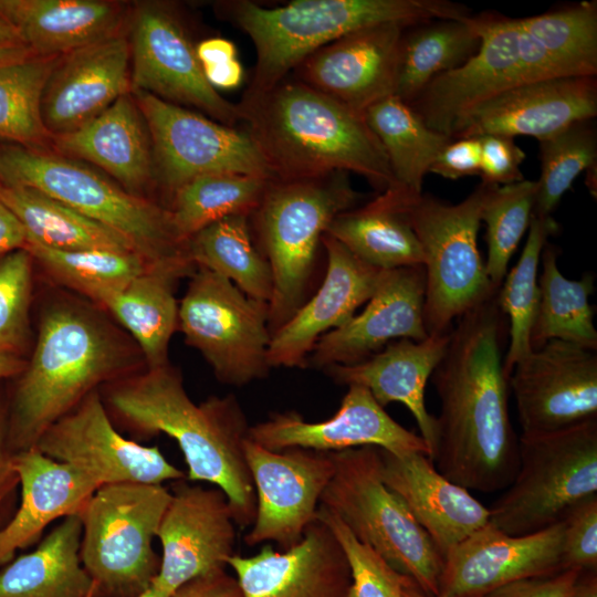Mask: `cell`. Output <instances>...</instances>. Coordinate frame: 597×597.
<instances>
[{"instance_id":"cell-13","label":"cell","mask_w":597,"mask_h":597,"mask_svg":"<svg viewBox=\"0 0 597 597\" xmlns=\"http://www.w3.org/2000/svg\"><path fill=\"white\" fill-rule=\"evenodd\" d=\"M472 21L481 38L476 53L432 80L409 104L429 128L450 137L460 116L476 104L524 82L562 76L516 19L483 13Z\"/></svg>"},{"instance_id":"cell-4","label":"cell","mask_w":597,"mask_h":597,"mask_svg":"<svg viewBox=\"0 0 597 597\" xmlns=\"http://www.w3.org/2000/svg\"><path fill=\"white\" fill-rule=\"evenodd\" d=\"M241 123L275 178L355 172L384 192L392 185L386 154L360 115L287 76L238 103Z\"/></svg>"},{"instance_id":"cell-32","label":"cell","mask_w":597,"mask_h":597,"mask_svg":"<svg viewBox=\"0 0 597 597\" xmlns=\"http://www.w3.org/2000/svg\"><path fill=\"white\" fill-rule=\"evenodd\" d=\"M0 18L33 55L61 57L121 32L126 13L106 0H0Z\"/></svg>"},{"instance_id":"cell-17","label":"cell","mask_w":597,"mask_h":597,"mask_svg":"<svg viewBox=\"0 0 597 597\" xmlns=\"http://www.w3.org/2000/svg\"><path fill=\"white\" fill-rule=\"evenodd\" d=\"M244 457L255 491L249 546L274 542L287 549L316 521L321 496L334 473L331 453L301 448L271 451L248 438Z\"/></svg>"},{"instance_id":"cell-41","label":"cell","mask_w":597,"mask_h":597,"mask_svg":"<svg viewBox=\"0 0 597 597\" xmlns=\"http://www.w3.org/2000/svg\"><path fill=\"white\" fill-rule=\"evenodd\" d=\"M274 179V178H273ZM271 179L241 174H208L178 187L167 208L178 239L231 216H248L259 206Z\"/></svg>"},{"instance_id":"cell-36","label":"cell","mask_w":597,"mask_h":597,"mask_svg":"<svg viewBox=\"0 0 597 597\" xmlns=\"http://www.w3.org/2000/svg\"><path fill=\"white\" fill-rule=\"evenodd\" d=\"M364 118L386 154L392 175L389 188L422 192L425 176L452 138L429 128L408 103L395 95L370 105Z\"/></svg>"},{"instance_id":"cell-3","label":"cell","mask_w":597,"mask_h":597,"mask_svg":"<svg viewBox=\"0 0 597 597\" xmlns=\"http://www.w3.org/2000/svg\"><path fill=\"white\" fill-rule=\"evenodd\" d=\"M143 366L139 348L101 313L71 300L54 302L41 317L33 354L18 376L8 416L12 450L33 448L91 392Z\"/></svg>"},{"instance_id":"cell-22","label":"cell","mask_w":597,"mask_h":597,"mask_svg":"<svg viewBox=\"0 0 597 597\" xmlns=\"http://www.w3.org/2000/svg\"><path fill=\"white\" fill-rule=\"evenodd\" d=\"M596 114V76L528 81L471 107L454 124L451 138L503 135L540 142Z\"/></svg>"},{"instance_id":"cell-11","label":"cell","mask_w":597,"mask_h":597,"mask_svg":"<svg viewBox=\"0 0 597 597\" xmlns=\"http://www.w3.org/2000/svg\"><path fill=\"white\" fill-rule=\"evenodd\" d=\"M171 492L164 484L101 485L78 513L80 557L93 597H138L160 567L154 549Z\"/></svg>"},{"instance_id":"cell-26","label":"cell","mask_w":597,"mask_h":597,"mask_svg":"<svg viewBox=\"0 0 597 597\" xmlns=\"http://www.w3.org/2000/svg\"><path fill=\"white\" fill-rule=\"evenodd\" d=\"M244 597H349L350 568L329 527L314 521L294 546L228 559Z\"/></svg>"},{"instance_id":"cell-57","label":"cell","mask_w":597,"mask_h":597,"mask_svg":"<svg viewBox=\"0 0 597 597\" xmlns=\"http://www.w3.org/2000/svg\"><path fill=\"white\" fill-rule=\"evenodd\" d=\"M196 54L201 66L214 65L237 59V48L232 41L216 36L200 41Z\"/></svg>"},{"instance_id":"cell-37","label":"cell","mask_w":597,"mask_h":597,"mask_svg":"<svg viewBox=\"0 0 597 597\" xmlns=\"http://www.w3.org/2000/svg\"><path fill=\"white\" fill-rule=\"evenodd\" d=\"M480 44L472 15L463 20H431L406 28L394 95L410 104L432 80L474 55Z\"/></svg>"},{"instance_id":"cell-49","label":"cell","mask_w":597,"mask_h":597,"mask_svg":"<svg viewBox=\"0 0 597 597\" xmlns=\"http://www.w3.org/2000/svg\"><path fill=\"white\" fill-rule=\"evenodd\" d=\"M316 519L329 527L345 552L352 575L349 597H402L408 577L360 543L338 516L321 504Z\"/></svg>"},{"instance_id":"cell-27","label":"cell","mask_w":597,"mask_h":597,"mask_svg":"<svg viewBox=\"0 0 597 597\" xmlns=\"http://www.w3.org/2000/svg\"><path fill=\"white\" fill-rule=\"evenodd\" d=\"M130 93V45L118 32L61 56L42 94L41 115L51 137L93 121Z\"/></svg>"},{"instance_id":"cell-43","label":"cell","mask_w":597,"mask_h":597,"mask_svg":"<svg viewBox=\"0 0 597 597\" xmlns=\"http://www.w3.org/2000/svg\"><path fill=\"white\" fill-rule=\"evenodd\" d=\"M558 224L552 217L533 214L522 254L506 273L498 292V302L509 322V346L503 358L507 378L516 363L531 352V329L538 304V266L542 251Z\"/></svg>"},{"instance_id":"cell-10","label":"cell","mask_w":597,"mask_h":597,"mask_svg":"<svg viewBox=\"0 0 597 597\" xmlns=\"http://www.w3.org/2000/svg\"><path fill=\"white\" fill-rule=\"evenodd\" d=\"M597 496V418L547 432L521 433L519 467L489 509L501 532L526 535L563 522Z\"/></svg>"},{"instance_id":"cell-55","label":"cell","mask_w":597,"mask_h":597,"mask_svg":"<svg viewBox=\"0 0 597 597\" xmlns=\"http://www.w3.org/2000/svg\"><path fill=\"white\" fill-rule=\"evenodd\" d=\"M171 597H244L235 577L224 570L199 576L179 586Z\"/></svg>"},{"instance_id":"cell-8","label":"cell","mask_w":597,"mask_h":597,"mask_svg":"<svg viewBox=\"0 0 597 597\" xmlns=\"http://www.w3.org/2000/svg\"><path fill=\"white\" fill-rule=\"evenodd\" d=\"M0 184L32 188L125 237L154 265H195L167 208L72 158L11 145L0 148Z\"/></svg>"},{"instance_id":"cell-29","label":"cell","mask_w":597,"mask_h":597,"mask_svg":"<svg viewBox=\"0 0 597 597\" xmlns=\"http://www.w3.org/2000/svg\"><path fill=\"white\" fill-rule=\"evenodd\" d=\"M20 502L11 519L0 527V567L18 549L34 543L54 521L78 515L100 488L84 471L54 460L36 448L14 452Z\"/></svg>"},{"instance_id":"cell-44","label":"cell","mask_w":597,"mask_h":597,"mask_svg":"<svg viewBox=\"0 0 597 597\" xmlns=\"http://www.w3.org/2000/svg\"><path fill=\"white\" fill-rule=\"evenodd\" d=\"M59 59L32 55L0 63V139L43 149L52 138L42 121L41 100Z\"/></svg>"},{"instance_id":"cell-52","label":"cell","mask_w":597,"mask_h":597,"mask_svg":"<svg viewBox=\"0 0 597 597\" xmlns=\"http://www.w3.org/2000/svg\"><path fill=\"white\" fill-rule=\"evenodd\" d=\"M481 147L479 137L451 139L439 153L429 172L447 179H459L480 174Z\"/></svg>"},{"instance_id":"cell-48","label":"cell","mask_w":597,"mask_h":597,"mask_svg":"<svg viewBox=\"0 0 597 597\" xmlns=\"http://www.w3.org/2000/svg\"><path fill=\"white\" fill-rule=\"evenodd\" d=\"M32 262L25 249L0 256V353L20 356L27 345Z\"/></svg>"},{"instance_id":"cell-28","label":"cell","mask_w":597,"mask_h":597,"mask_svg":"<svg viewBox=\"0 0 597 597\" xmlns=\"http://www.w3.org/2000/svg\"><path fill=\"white\" fill-rule=\"evenodd\" d=\"M379 453L383 481L401 498L442 556L489 523V509L442 475L428 455L397 457L383 449Z\"/></svg>"},{"instance_id":"cell-6","label":"cell","mask_w":597,"mask_h":597,"mask_svg":"<svg viewBox=\"0 0 597 597\" xmlns=\"http://www.w3.org/2000/svg\"><path fill=\"white\" fill-rule=\"evenodd\" d=\"M360 198L346 171L269 181L249 220L273 277L268 304L271 334L307 300L324 234Z\"/></svg>"},{"instance_id":"cell-38","label":"cell","mask_w":597,"mask_h":597,"mask_svg":"<svg viewBox=\"0 0 597 597\" xmlns=\"http://www.w3.org/2000/svg\"><path fill=\"white\" fill-rule=\"evenodd\" d=\"M557 258V248L546 243L541 254L540 296L531 329V348L559 339L597 350L594 311L588 302L595 289L594 276L587 273L579 280L565 277Z\"/></svg>"},{"instance_id":"cell-45","label":"cell","mask_w":597,"mask_h":597,"mask_svg":"<svg viewBox=\"0 0 597 597\" xmlns=\"http://www.w3.org/2000/svg\"><path fill=\"white\" fill-rule=\"evenodd\" d=\"M24 249L57 283L75 290L95 303L155 266L133 251H62L33 244H28Z\"/></svg>"},{"instance_id":"cell-54","label":"cell","mask_w":597,"mask_h":597,"mask_svg":"<svg viewBox=\"0 0 597 597\" xmlns=\"http://www.w3.org/2000/svg\"><path fill=\"white\" fill-rule=\"evenodd\" d=\"M14 451L9 440V420L0 405V527L15 511V494L19 480L13 467Z\"/></svg>"},{"instance_id":"cell-46","label":"cell","mask_w":597,"mask_h":597,"mask_svg":"<svg viewBox=\"0 0 597 597\" xmlns=\"http://www.w3.org/2000/svg\"><path fill=\"white\" fill-rule=\"evenodd\" d=\"M591 121L574 123L538 142L541 176L536 180L535 217H551L576 178L596 168L597 132Z\"/></svg>"},{"instance_id":"cell-40","label":"cell","mask_w":597,"mask_h":597,"mask_svg":"<svg viewBox=\"0 0 597 597\" xmlns=\"http://www.w3.org/2000/svg\"><path fill=\"white\" fill-rule=\"evenodd\" d=\"M186 251L197 268L226 277L251 298L269 304L272 272L253 241L248 216H231L207 226L186 240Z\"/></svg>"},{"instance_id":"cell-56","label":"cell","mask_w":597,"mask_h":597,"mask_svg":"<svg viewBox=\"0 0 597 597\" xmlns=\"http://www.w3.org/2000/svg\"><path fill=\"white\" fill-rule=\"evenodd\" d=\"M27 238L17 217L0 201V256L24 249Z\"/></svg>"},{"instance_id":"cell-21","label":"cell","mask_w":597,"mask_h":597,"mask_svg":"<svg viewBox=\"0 0 597 597\" xmlns=\"http://www.w3.org/2000/svg\"><path fill=\"white\" fill-rule=\"evenodd\" d=\"M564 523L520 536L488 523L443 556L440 597H484L507 584L565 568Z\"/></svg>"},{"instance_id":"cell-35","label":"cell","mask_w":597,"mask_h":597,"mask_svg":"<svg viewBox=\"0 0 597 597\" xmlns=\"http://www.w3.org/2000/svg\"><path fill=\"white\" fill-rule=\"evenodd\" d=\"M0 201L23 227L25 245L137 252L121 233L35 189L0 185Z\"/></svg>"},{"instance_id":"cell-31","label":"cell","mask_w":597,"mask_h":597,"mask_svg":"<svg viewBox=\"0 0 597 597\" xmlns=\"http://www.w3.org/2000/svg\"><path fill=\"white\" fill-rule=\"evenodd\" d=\"M52 139L61 154L94 164L130 193L155 179L150 134L132 93L76 130Z\"/></svg>"},{"instance_id":"cell-51","label":"cell","mask_w":597,"mask_h":597,"mask_svg":"<svg viewBox=\"0 0 597 597\" xmlns=\"http://www.w3.org/2000/svg\"><path fill=\"white\" fill-rule=\"evenodd\" d=\"M481 147L480 176L482 182L505 186L523 180L521 165L524 150L514 138L503 135L479 136Z\"/></svg>"},{"instance_id":"cell-42","label":"cell","mask_w":597,"mask_h":597,"mask_svg":"<svg viewBox=\"0 0 597 597\" xmlns=\"http://www.w3.org/2000/svg\"><path fill=\"white\" fill-rule=\"evenodd\" d=\"M516 21L563 76L597 75L596 1H582Z\"/></svg>"},{"instance_id":"cell-19","label":"cell","mask_w":597,"mask_h":597,"mask_svg":"<svg viewBox=\"0 0 597 597\" xmlns=\"http://www.w3.org/2000/svg\"><path fill=\"white\" fill-rule=\"evenodd\" d=\"M157 538L160 567L151 586L169 596L190 579L224 570L235 542L228 498L219 488L175 481Z\"/></svg>"},{"instance_id":"cell-14","label":"cell","mask_w":597,"mask_h":597,"mask_svg":"<svg viewBox=\"0 0 597 597\" xmlns=\"http://www.w3.org/2000/svg\"><path fill=\"white\" fill-rule=\"evenodd\" d=\"M149 130L155 178L171 195L208 174L275 178L252 136L145 92H130Z\"/></svg>"},{"instance_id":"cell-18","label":"cell","mask_w":597,"mask_h":597,"mask_svg":"<svg viewBox=\"0 0 597 597\" xmlns=\"http://www.w3.org/2000/svg\"><path fill=\"white\" fill-rule=\"evenodd\" d=\"M509 387L522 433L564 429L597 418V354L553 339L513 367Z\"/></svg>"},{"instance_id":"cell-15","label":"cell","mask_w":597,"mask_h":597,"mask_svg":"<svg viewBox=\"0 0 597 597\" xmlns=\"http://www.w3.org/2000/svg\"><path fill=\"white\" fill-rule=\"evenodd\" d=\"M130 92L193 107L227 126L241 123L238 104L222 97L206 80L180 17L166 3L144 2L130 17Z\"/></svg>"},{"instance_id":"cell-23","label":"cell","mask_w":597,"mask_h":597,"mask_svg":"<svg viewBox=\"0 0 597 597\" xmlns=\"http://www.w3.org/2000/svg\"><path fill=\"white\" fill-rule=\"evenodd\" d=\"M406 28L381 23L347 33L310 54L292 76L364 115L395 93Z\"/></svg>"},{"instance_id":"cell-62","label":"cell","mask_w":597,"mask_h":597,"mask_svg":"<svg viewBox=\"0 0 597 597\" xmlns=\"http://www.w3.org/2000/svg\"><path fill=\"white\" fill-rule=\"evenodd\" d=\"M402 597H440L436 595H428L421 591L415 583L407 578L402 586Z\"/></svg>"},{"instance_id":"cell-25","label":"cell","mask_w":597,"mask_h":597,"mask_svg":"<svg viewBox=\"0 0 597 597\" xmlns=\"http://www.w3.org/2000/svg\"><path fill=\"white\" fill-rule=\"evenodd\" d=\"M325 276L304 304L271 336V368H304L316 342L350 320L375 293L385 271L376 269L324 234Z\"/></svg>"},{"instance_id":"cell-39","label":"cell","mask_w":597,"mask_h":597,"mask_svg":"<svg viewBox=\"0 0 597 597\" xmlns=\"http://www.w3.org/2000/svg\"><path fill=\"white\" fill-rule=\"evenodd\" d=\"M326 234L379 270L423 266L421 248L409 223L380 196L339 213Z\"/></svg>"},{"instance_id":"cell-20","label":"cell","mask_w":597,"mask_h":597,"mask_svg":"<svg viewBox=\"0 0 597 597\" xmlns=\"http://www.w3.org/2000/svg\"><path fill=\"white\" fill-rule=\"evenodd\" d=\"M249 438L271 451L301 448L323 453L376 447L397 457L422 453L430 458L421 436L394 420L362 386H348L334 416L311 422L296 411L274 412L250 427Z\"/></svg>"},{"instance_id":"cell-64","label":"cell","mask_w":597,"mask_h":597,"mask_svg":"<svg viewBox=\"0 0 597 597\" xmlns=\"http://www.w3.org/2000/svg\"><path fill=\"white\" fill-rule=\"evenodd\" d=\"M1 185V184H0Z\"/></svg>"},{"instance_id":"cell-12","label":"cell","mask_w":597,"mask_h":597,"mask_svg":"<svg viewBox=\"0 0 597 597\" xmlns=\"http://www.w3.org/2000/svg\"><path fill=\"white\" fill-rule=\"evenodd\" d=\"M178 329L222 384L242 387L269 375V305L226 277L196 269L178 306Z\"/></svg>"},{"instance_id":"cell-50","label":"cell","mask_w":597,"mask_h":597,"mask_svg":"<svg viewBox=\"0 0 597 597\" xmlns=\"http://www.w3.org/2000/svg\"><path fill=\"white\" fill-rule=\"evenodd\" d=\"M563 561L565 568L583 572L597 568V496L575 506L564 519Z\"/></svg>"},{"instance_id":"cell-47","label":"cell","mask_w":597,"mask_h":597,"mask_svg":"<svg viewBox=\"0 0 597 597\" xmlns=\"http://www.w3.org/2000/svg\"><path fill=\"white\" fill-rule=\"evenodd\" d=\"M537 184L534 180L494 186L482 209L481 221L485 223L488 258L485 270L489 279L500 287L507 265L530 227L533 217Z\"/></svg>"},{"instance_id":"cell-53","label":"cell","mask_w":597,"mask_h":597,"mask_svg":"<svg viewBox=\"0 0 597 597\" xmlns=\"http://www.w3.org/2000/svg\"><path fill=\"white\" fill-rule=\"evenodd\" d=\"M582 573L580 569L568 568L549 576L521 579L484 597H572Z\"/></svg>"},{"instance_id":"cell-16","label":"cell","mask_w":597,"mask_h":597,"mask_svg":"<svg viewBox=\"0 0 597 597\" xmlns=\"http://www.w3.org/2000/svg\"><path fill=\"white\" fill-rule=\"evenodd\" d=\"M33 448L92 476L98 485L164 484L186 479L157 446L123 436L111 419L100 390L51 425Z\"/></svg>"},{"instance_id":"cell-33","label":"cell","mask_w":597,"mask_h":597,"mask_svg":"<svg viewBox=\"0 0 597 597\" xmlns=\"http://www.w3.org/2000/svg\"><path fill=\"white\" fill-rule=\"evenodd\" d=\"M197 268L155 265L96 304L112 314L134 338L146 368L168 364L170 338L178 329L175 284Z\"/></svg>"},{"instance_id":"cell-63","label":"cell","mask_w":597,"mask_h":597,"mask_svg":"<svg viewBox=\"0 0 597 597\" xmlns=\"http://www.w3.org/2000/svg\"><path fill=\"white\" fill-rule=\"evenodd\" d=\"M87 597H93V594ZM138 597H171V596L156 589L154 586H150L146 591H144Z\"/></svg>"},{"instance_id":"cell-9","label":"cell","mask_w":597,"mask_h":597,"mask_svg":"<svg viewBox=\"0 0 597 597\" xmlns=\"http://www.w3.org/2000/svg\"><path fill=\"white\" fill-rule=\"evenodd\" d=\"M331 454L334 473L320 504L421 591L438 596L443 556L401 498L383 481L379 448Z\"/></svg>"},{"instance_id":"cell-2","label":"cell","mask_w":597,"mask_h":597,"mask_svg":"<svg viewBox=\"0 0 597 597\" xmlns=\"http://www.w3.org/2000/svg\"><path fill=\"white\" fill-rule=\"evenodd\" d=\"M113 422L136 439L166 434L181 450L189 482H208L228 498L235 524L252 525L255 491L244 457L250 427L233 395L191 400L169 363L143 368L100 389Z\"/></svg>"},{"instance_id":"cell-34","label":"cell","mask_w":597,"mask_h":597,"mask_svg":"<svg viewBox=\"0 0 597 597\" xmlns=\"http://www.w3.org/2000/svg\"><path fill=\"white\" fill-rule=\"evenodd\" d=\"M82 522L71 515L31 552L0 567V597H87L94 586L80 557Z\"/></svg>"},{"instance_id":"cell-7","label":"cell","mask_w":597,"mask_h":597,"mask_svg":"<svg viewBox=\"0 0 597 597\" xmlns=\"http://www.w3.org/2000/svg\"><path fill=\"white\" fill-rule=\"evenodd\" d=\"M493 187L481 182L457 205L397 188L379 193L404 216L421 248L428 335L449 332L459 317L500 289L489 279L478 248L483 205Z\"/></svg>"},{"instance_id":"cell-1","label":"cell","mask_w":597,"mask_h":597,"mask_svg":"<svg viewBox=\"0 0 597 597\" xmlns=\"http://www.w3.org/2000/svg\"><path fill=\"white\" fill-rule=\"evenodd\" d=\"M498 292L454 322L430 376L440 401L431 461L453 483L480 492L507 488L519 467L503 368L509 322Z\"/></svg>"},{"instance_id":"cell-61","label":"cell","mask_w":597,"mask_h":597,"mask_svg":"<svg viewBox=\"0 0 597 597\" xmlns=\"http://www.w3.org/2000/svg\"><path fill=\"white\" fill-rule=\"evenodd\" d=\"M572 597H597L596 570L583 572L580 574Z\"/></svg>"},{"instance_id":"cell-59","label":"cell","mask_w":597,"mask_h":597,"mask_svg":"<svg viewBox=\"0 0 597 597\" xmlns=\"http://www.w3.org/2000/svg\"><path fill=\"white\" fill-rule=\"evenodd\" d=\"M32 55L33 53L14 29L0 18V63L18 61Z\"/></svg>"},{"instance_id":"cell-30","label":"cell","mask_w":597,"mask_h":597,"mask_svg":"<svg viewBox=\"0 0 597 597\" xmlns=\"http://www.w3.org/2000/svg\"><path fill=\"white\" fill-rule=\"evenodd\" d=\"M450 331L430 334L422 341L396 339L360 363L333 365L324 371L337 384L366 388L381 407L400 402L408 408L431 460L436 448V419L427 410L425 390L446 352Z\"/></svg>"},{"instance_id":"cell-58","label":"cell","mask_w":597,"mask_h":597,"mask_svg":"<svg viewBox=\"0 0 597 597\" xmlns=\"http://www.w3.org/2000/svg\"><path fill=\"white\" fill-rule=\"evenodd\" d=\"M208 83L218 91L238 87L244 76L243 67L238 59L226 63L202 66Z\"/></svg>"},{"instance_id":"cell-24","label":"cell","mask_w":597,"mask_h":597,"mask_svg":"<svg viewBox=\"0 0 597 597\" xmlns=\"http://www.w3.org/2000/svg\"><path fill=\"white\" fill-rule=\"evenodd\" d=\"M426 274L422 265L385 271L362 313L323 335L306 367L353 365L401 338L428 337L423 323Z\"/></svg>"},{"instance_id":"cell-60","label":"cell","mask_w":597,"mask_h":597,"mask_svg":"<svg viewBox=\"0 0 597 597\" xmlns=\"http://www.w3.org/2000/svg\"><path fill=\"white\" fill-rule=\"evenodd\" d=\"M25 366L27 360L21 356L0 353V379L18 377Z\"/></svg>"},{"instance_id":"cell-5","label":"cell","mask_w":597,"mask_h":597,"mask_svg":"<svg viewBox=\"0 0 597 597\" xmlns=\"http://www.w3.org/2000/svg\"><path fill=\"white\" fill-rule=\"evenodd\" d=\"M224 9L255 48L247 94L270 90L310 54L353 31L472 15L467 7L446 0H295L274 8L238 0L227 2Z\"/></svg>"}]
</instances>
